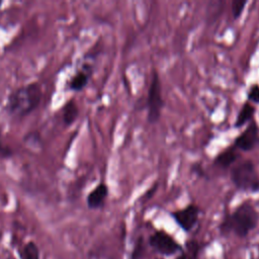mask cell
<instances>
[{"label":"cell","instance_id":"3957f363","mask_svg":"<svg viewBox=\"0 0 259 259\" xmlns=\"http://www.w3.org/2000/svg\"><path fill=\"white\" fill-rule=\"evenodd\" d=\"M231 181L235 187L243 191L259 190V175L251 160H245L236 164L230 173Z\"/></svg>","mask_w":259,"mask_h":259},{"label":"cell","instance_id":"52a82bcc","mask_svg":"<svg viewBox=\"0 0 259 259\" xmlns=\"http://www.w3.org/2000/svg\"><path fill=\"white\" fill-rule=\"evenodd\" d=\"M259 141V126L255 120H252L247 125L246 130L242 132L234 142V147L237 150L248 152L256 147Z\"/></svg>","mask_w":259,"mask_h":259},{"label":"cell","instance_id":"30bf717a","mask_svg":"<svg viewBox=\"0 0 259 259\" xmlns=\"http://www.w3.org/2000/svg\"><path fill=\"white\" fill-rule=\"evenodd\" d=\"M255 106L251 104L250 102H245L241 109L238 112V115L235 120V126L236 127H242L246 123L253 120V116L255 114Z\"/></svg>","mask_w":259,"mask_h":259},{"label":"cell","instance_id":"5b68a950","mask_svg":"<svg viewBox=\"0 0 259 259\" xmlns=\"http://www.w3.org/2000/svg\"><path fill=\"white\" fill-rule=\"evenodd\" d=\"M149 245L163 256H172L182 250V247L164 231L153 233L149 238Z\"/></svg>","mask_w":259,"mask_h":259},{"label":"cell","instance_id":"e0dca14e","mask_svg":"<svg viewBox=\"0 0 259 259\" xmlns=\"http://www.w3.org/2000/svg\"><path fill=\"white\" fill-rule=\"evenodd\" d=\"M13 155V151L11 148L4 142L2 131L0 130V158H10Z\"/></svg>","mask_w":259,"mask_h":259},{"label":"cell","instance_id":"ac0fdd59","mask_svg":"<svg viewBox=\"0 0 259 259\" xmlns=\"http://www.w3.org/2000/svg\"><path fill=\"white\" fill-rule=\"evenodd\" d=\"M247 98L253 103L259 104V85L258 84H254L250 87L247 93Z\"/></svg>","mask_w":259,"mask_h":259},{"label":"cell","instance_id":"4fadbf2b","mask_svg":"<svg viewBox=\"0 0 259 259\" xmlns=\"http://www.w3.org/2000/svg\"><path fill=\"white\" fill-rule=\"evenodd\" d=\"M18 254L20 259H39V249L33 241L27 242Z\"/></svg>","mask_w":259,"mask_h":259},{"label":"cell","instance_id":"ba28073f","mask_svg":"<svg viewBox=\"0 0 259 259\" xmlns=\"http://www.w3.org/2000/svg\"><path fill=\"white\" fill-rule=\"evenodd\" d=\"M108 195V187L105 183L101 182L89 192L86 198L87 206L91 209H97L103 206L104 201Z\"/></svg>","mask_w":259,"mask_h":259},{"label":"cell","instance_id":"7c38bea8","mask_svg":"<svg viewBox=\"0 0 259 259\" xmlns=\"http://www.w3.org/2000/svg\"><path fill=\"white\" fill-rule=\"evenodd\" d=\"M200 248V244L197 241L189 240L186 242L185 249L181 250L176 259H197Z\"/></svg>","mask_w":259,"mask_h":259},{"label":"cell","instance_id":"6da1fadb","mask_svg":"<svg viewBox=\"0 0 259 259\" xmlns=\"http://www.w3.org/2000/svg\"><path fill=\"white\" fill-rule=\"evenodd\" d=\"M259 221V214L250 201H243L235 210L224 217L220 224L223 235L234 234L239 238H245L254 230Z\"/></svg>","mask_w":259,"mask_h":259},{"label":"cell","instance_id":"8992f818","mask_svg":"<svg viewBox=\"0 0 259 259\" xmlns=\"http://www.w3.org/2000/svg\"><path fill=\"white\" fill-rule=\"evenodd\" d=\"M200 209L195 204H188L184 208L171 212L173 220L185 232L191 231L198 221Z\"/></svg>","mask_w":259,"mask_h":259},{"label":"cell","instance_id":"2e32d148","mask_svg":"<svg viewBox=\"0 0 259 259\" xmlns=\"http://www.w3.org/2000/svg\"><path fill=\"white\" fill-rule=\"evenodd\" d=\"M247 4L246 0H233L231 3V8H232V15L233 18L235 20H237L238 18H240V16L242 15L245 6Z\"/></svg>","mask_w":259,"mask_h":259},{"label":"cell","instance_id":"8fae6325","mask_svg":"<svg viewBox=\"0 0 259 259\" xmlns=\"http://www.w3.org/2000/svg\"><path fill=\"white\" fill-rule=\"evenodd\" d=\"M79 115V108L74 99H71L67 101L63 107V112H62V117L63 121L66 125H71L75 122Z\"/></svg>","mask_w":259,"mask_h":259},{"label":"cell","instance_id":"5bb4252c","mask_svg":"<svg viewBox=\"0 0 259 259\" xmlns=\"http://www.w3.org/2000/svg\"><path fill=\"white\" fill-rule=\"evenodd\" d=\"M88 80H89V75L87 74V72L79 71L70 80L69 87H70L71 90L80 91V90H82L88 84Z\"/></svg>","mask_w":259,"mask_h":259},{"label":"cell","instance_id":"7a4b0ae2","mask_svg":"<svg viewBox=\"0 0 259 259\" xmlns=\"http://www.w3.org/2000/svg\"><path fill=\"white\" fill-rule=\"evenodd\" d=\"M42 98L41 87L37 82L29 83L12 91L7 98L6 109L9 114L22 117L32 112Z\"/></svg>","mask_w":259,"mask_h":259},{"label":"cell","instance_id":"9a60e30c","mask_svg":"<svg viewBox=\"0 0 259 259\" xmlns=\"http://www.w3.org/2000/svg\"><path fill=\"white\" fill-rule=\"evenodd\" d=\"M145 250H146V247H145L144 238L143 236H140L135 243L131 259H142L145 254Z\"/></svg>","mask_w":259,"mask_h":259},{"label":"cell","instance_id":"9c48e42d","mask_svg":"<svg viewBox=\"0 0 259 259\" xmlns=\"http://www.w3.org/2000/svg\"><path fill=\"white\" fill-rule=\"evenodd\" d=\"M239 158V154L237 149L233 146L231 148L226 149L225 151L221 152L213 160V164L222 169H227L231 165H233L236 160Z\"/></svg>","mask_w":259,"mask_h":259},{"label":"cell","instance_id":"277c9868","mask_svg":"<svg viewBox=\"0 0 259 259\" xmlns=\"http://www.w3.org/2000/svg\"><path fill=\"white\" fill-rule=\"evenodd\" d=\"M164 107V100L162 97V87L159 74L154 71L151 77V82L147 96V120L149 123H156L161 116V111Z\"/></svg>","mask_w":259,"mask_h":259},{"label":"cell","instance_id":"d6986e66","mask_svg":"<svg viewBox=\"0 0 259 259\" xmlns=\"http://www.w3.org/2000/svg\"><path fill=\"white\" fill-rule=\"evenodd\" d=\"M2 4H3V2H2V1H0V9H1V6H2Z\"/></svg>","mask_w":259,"mask_h":259}]
</instances>
